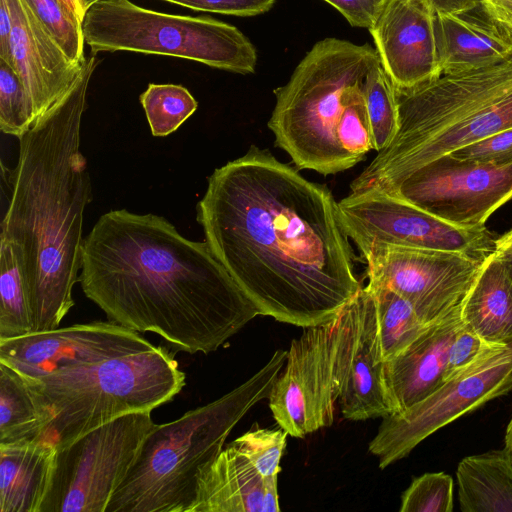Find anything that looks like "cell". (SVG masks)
Masks as SVG:
<instances>
[{
	"instance_id": "obj_45",
	"label": "cell",
	"mask_w": 512,
	"mask_h": 512,
	"mask_svg": "<svg viewBox=\"0 0 512 512\" xmlns=\"http://www.w3.org/2000/svg\"><path fill=\"white\" fill-rule=\"evenodd\" d=\"M498 251V250H497ZM502 262L504 263L508 274L512 280V252L510 251H498Z\"/></svg>"
},
{
	"instance_id": "obj_27",
	"label": "cell",
	"mask_w": 512,
	"mask_h": 512,
	"mask_svg": "<svg viewBox=\"0 0 512 512\" xmlns=\"http://www.w3.org/2000/svg\"><path fill=\"white\" fill-rule=\"evenodd\" d=\"M34 331L27 283L12 244L0 238V339Z\"/></svg>"
},
{
	"instance_id": "obj_8",
	"label": "cell",
	"mask_w": 512,
	"mask_h": 512,
	"mask_svg": "<svg viewBox=\"0 0 512 512\" xmlns=\"http://www.w3.org/2000/svg\"><path fill=\"white\" fill-rule=\"evenodd\" d=\"M84 41L95 54L133 51L193 60L239 74L253 73L257 53L235 26L205 16L140 7L130 0H100L82 19Z\"/></svg>"
},
{
	"instance_id": "obj_10",
	"label": "cell",
	"mask_w": 512,
	"mask_h": 512,
	"mask_svg": "<svg viewBox=\"0 0 512 512\" xmlns=\"http://www.w3.org/2000/svg\"><path fill=\"white\" fill-rule=\"evenodd\" d=\"M154 424L151 412L130 413L58 448L40 512H106Z\"/></svg>"
},
{
	"instance_id": "obj_40",
	"label": "cell",
	"mask_w": 512,
	"mask_h": 512,
	"mask_svg": "<svg viewBox=\"0 0 512 512\" xmlns=\"http://www.w3.org/2000/svg\"><path fill=\"white\" fill-rule=\"evenodd\" d=\"M482 3L494 18L512 30V0H482Z\"/></svg>"
},
{
	"instance_id": "obj_36",
	"label": "cell",
	"mask_w": 512,
	"mask_h": 512,
	"mask_svg": "<svg viewBox=\"0 0 512 512\" xmlns=\"http://www.w3.org/2000/svg\"><path fill=\"white\" fill-rule=\"evenodd\" d=\"M459 160L494 167L512 164V127L491 134L481 140L450 153Z\"/></svg>"
},
{
	"instance_id": "obj_47",
	"label": "cell",
	"mask_w": 512,
	"mask_h": 512,
	"mask_svg": "<svg viewBox=\"0 0 512 512\" xmlns=\"http://www.w3.org/2000/svg\"><path fill=\"white\" fill-rule=\"evenodd\" d=\"M100 0H80L81 7L85 13V11L93 4Z\"/></svg>"
},
{
	"instance_id": "obj_15",
	"label": "cell",
	"mask_w": 512,
	"mask_h": 512,
	"mask_svg": "<svg viewBox=\"0 0 512 512\" xmlns=\"http://www.w3.org/2000/svg\"><path fill=\"white\" fill-rule=\"evenodd\" d=\"M155 347L139 332L114 321H94L0 339V362L37 378Z\"/></svg>"
},
{
	"instance_id": "obj_17",
	"label": "cell",
	"mask_w": 512,
	"mask_h": 512,
	"mask_svg": "<svg viewBox=\"0 0 512 512\" xmlns=\"http://www.w3.org/2000/svg\"><path fill=\"white\" fill-rule=\"evenodd\" d=\"M8 3L12 14V68L27 92L35 124L70 91L83 64L67 57L23 0Z\"/></svg>"
},
{
	"instance_id": "obj_38",
	"label": "cell",
	"mask_w": 512,
	"mask_h": 512,
	"mask_svg": "<svg viewBox=\"0 0 512 512\" xmlns=\"http://www.w3.org/2000/svg\"><path fill=\"white\" fill-rule=\"evenodd\" d=\"M353 27L369 28L384 0H324Z\"/></svg>"
},
{
	"instance_id": "obj_16",
	"label": "cell",
	"mask_w": 512,
	"mask_h": 512,
	"mask_svg": "<svg viewBox=\"0 0 512 512\" xmlns=\"http://www.w3.org/2000/svg\"><path fill=\"white\" fill-rule=\"evenodd\" d=\"M435 13L425 0H384L368 28L380 62L396 88H413L442 75Z\"/></svg>"
},
{
	"instance_id": "obj_23",
	"label": "cell",
	"mask_w": 512,
	"mask_h": 512,
	"mask_svg": "<svg viewBox=\"0 0 512 512\" xmlns=\"http://www.w3.org/2000/svg\"><path fill=\"white\" fill-rule=\"evenodd\" d=\"M464 324L485 341H512V280L498 251L488 256L461 309Z\"/></svg>"
},
{
	"instance_id": "obj_3",
	"label": "cell",
	"mask_w": 512,
	"mask_h": 512,
	"mask_svg": "<svg viewBox=\"0 0 512 512\" xmlns=\"http://www.w3.org/2000/svg\"><path fill=\"white\" fill-rule=\"evenodd\" d=\"M97 64L95 56L86 59L66 96L18 138V161L9 171L0 238L12 244L23 271L33 332L59 327L74 306L84 212L93 196L80 149L81 122Z\"/></svg>"
},
{
	"instance_id": "obj_19",
	"label": "cell",
	"mask_w": 512,
	"mask_h": 512,
	"mask_svg": "<svg viewBox=\"0 0 512 512\" xmlns=\"http://www.w3.org/2000/svg\"><path fill=\"white\" fill-rule=\"evenodd\" d=\"M434 26L442 74L490 67L512 56V30L482 2L459 12H436Z\"/></svg>"
},
{
	"instance_id": "obj_29",
	"label": "cell",
	"mask_w": 512,
	"mask_h": 512,
	"mask_svg": "<svg viewBox=\"0 0 512 512\" xmlns=\"http://www.w3.org/2000/svg\"><path fill=\"white\" fill-rule=\"evenodd\" d=\"M139 100L155 137L175 132L198 107L192 94L177 84L150 83Z\"/></svg>"
},
{
	"instance_id": "obj_26",
	"label": "cell",
	"mask_w": 512,
	"mask_h": 512,
	"mask_svg": "<svg viewBox=\"0 0 512 512\" xmlns=\"http://www.w3.org/2000/svg\"><path fill=\"white\" fill-rule=\"evenodd\" d=\"M366 286L375 301L380 360L386 362L407 349L431 325L425 324L411 304L393 290Z\"/></svg>"
},
{
	"instance_id": "obj_20",
	"label": "cell",
	"mask_w": 512,
	"mask_h": 512,
	"mask_svg": "<svg viewBox=\"0 0 512 512\" xmlns=\"http://www.w3.org/2000/svg\"><path fill=\"white\" fill-rule=\"evenodd\" d=\"M461 309L429 326L402 353L383 362V378L394 413L419 403L444 383L448 350L463 323Z\"/></svg>"
},
{
	"instance_id": "obj_12",
	"label": "cell",
	"mask_w": 512,
	"mask_h": 512,
	"mask_svg": "<svg viewBox=\"0 0 512 512\" xmlns=\"http://www.w3.org/2000/svg\"><path fill=\"white\" fill-rule=\"evenodd\" d=\"M344 230L361 256L377 245L454 251L484 261L497 251L486 229H465L377 190L350 192L338 202Z\"/></svg>"
},
{
	"instance_id": "obj_18",
	"label": "cell",
	"mask_w": 512,
	"mask_h": 512,
	"mask_svg": "<svg viewBox=\"0 0 512 512\" xmlns=\"http://www.w3.org/2000/svg\"><path fill=\"white\" fill-rule=\"evenodd\" d=\"M355 301V331L338 400L347 420L384 418L395 410L385 386L378 351L375 301L367 286L361 287Z\"/></svg>"
},
{
	"instance_id": "obj_34",
	"label": "cell",
	"mask_w": 512,
	"mask_h": 512,
	"mask_svg": "<svg viewBox=\"0 0 512 512\" xmlns=\"http://www.w3.org/2000/svg\"><path fill=\"white\" fill-rule=\"evenodd\" d=\"M454 483L444 472H429L412 480L401 495L400 512H452Z\"/></svg>"
},
{
	"instance_id": "obj_9",
	"label": "cell",
	"mask_w": 512,
	"mask_h": 512,
	"mask_svg": "<svg viewBox=\"0 0 512 512\" xmlns=\"http://www.w3.org/2000/svg\"><path fill=\"white\" fill-rule=\"evenodd\" d=\"M355 297L331 322L305 327L291 341L268 397L278 426L304 438L334 422L355 331Z\"/></svg>"
},
{
	"instance_id": "obj_25",
	"label": "cell",
	"mask_w": 512,
	"mask_h": 512,
	"mask_svg": "<svg viewBox=\"0 0 512 512\" xmlns=\"http://www.w3.org/2000/svg\"><path fill=\"white\" fill-rule=\"evenodd\" d=\"M52 420L50 409L30 381L0 362V444L42 440Z\"/></svg>"
},
{
	"instance_id": "obj_7",
	"label": "cell",
	"mask_w": 512,
	"mask_h": 512,
	"mask_svg": "<svg viewBox=\"0 0 512 512\" xmlns=\"http://www.w3.org/2000/svg\"><path fill=\"white\" fill-rule=\"evenodd\" d=\"M26 378L53 416L42 440L57 449L123 415L152 412L186 381L174 353L163 346Z\"/></svg>"
},
{
	"instance_id": "obj_14",
	"label": "cell",
	"mask_w": 512,
	"mask_h": 512,
	"mask_svg": "<svg viewBox=\"0 0 512 512\" xmlns=\"http://www.w3.org/2000/svg\"><path fill=\"white\" fill-rule=\"evenodd\" d=\"M381 192L403 199L452 225L484 229L491 214L512 198V164L494 167L446 154Z\"/></svg>"
},
{
	"instance_id": "obj_48",
	"label": "cell",
	"mask_w": 512,
	"mask_h": 512,
	"mask_svg": "<svg viewBox=\"0 0 512 512\" xmlns=\"http://www.w3.org/2000/svg\"><path fill=\"white\" fill-rule=\"evenodd\" d=\"M510 232L512 233V230H510Z\"/></svg>"
},
{
	"instance_id": "obj_31",
	"label": "cell",
	"mask_w": 512,
	"mask_h": 512,
	"mask_svg": "<svg viewBox=\"0 0 512 512\" xmlns=\"http://www.w3.org/2000/svg\"><path fill=\"white\" fill-rule=\"evenodd\" d=\"M341 149L355 163L374 150L373 137L362 92V84L352 87L345 95V105L336 127Z\"/></svg>"
},
{
	"instance_id": "obj_41",
	"label": "cell",
	"mask_w": 512,
	"mask_h": 512,
	"mask_svg": "<svg viewBox=\"0 0 512 512\" xmlns=\"http://www.w3.org/2000/svg\"><path fill=\"white\" fill-rule=\"evenodd\" d=\"M427 1L435 12L439 13H453L470 9L482 0H425Z\"/></svg>"
},
{
	"instance_id": "obj_33",
	"label": "cell",
	"mask_w": 512,
	"mask_h": 512,
	"mask_svg": "<svg viewBox=\"0 0 512 512\" xmlns=\"http://www.w3.org/2000/svg\"><path fill=\"white\" fill-rule=\"evenodd\" d=\"M287 435L288 433L281 427L260 428L255 423L229 444L245 456L263 477H267L278 475L281 471L280 461L286 447Z\"/></svg>"
},
{
	"instance_id": "obj_28",
	"label": "cell",
	"mask_w": 512,
	"mask_h": 512,
	"mask_svg": "<svg viewBox=\"0 0 512 512\" xmlns=\"http://www.w3.org/2000/svg\"><path fill=\"white\" fill-rule=\"evenodd\" d=\"M362 92L374 150L379 152L391 143L399 128L396 88L381 62L367 73L362 83Z\"/></svg>"
},
{
	"instance_id": "obj_11",
	"label": "cell",
	"mask_w": 512,
	"mask_h": 512,
	"mask_svg": "<svg viewBox=\"0 0 512 512\" xmlns=\"http://www.w3.org/2000/svg\"><path fill=\"white\" fill-rule=\"evenodd\" d=\"M511 390L512 341L446 380L419 403L382 418L368 450L384 469L408 456L437 430Z\"/></svg>"
},
{
	"instance_id": "obj_46",
	"label": "cell",
	"mask_w": 512,
	"mask_h": 512,
	"mask_svg": "<svg viewBox=\"0 0 512 512\" xmlns=\"http://www.w3.org/2000/svg\"><path fill=\"white\" fill-rule=\"evenodd\" d=\"M81 20L84 16V11L81 7L80 0H62Z\"/></svg>"
},
{
	"instance_id": "obj_21",
	"label": "cell",
	"mask_w": 512,
	"mask_h": 512,
	"mask_svg": "<svg viewBox=\"0 0 512 512\" xmlns=\"http://www.w3.org/2000/svg\"><path fill=\"white\" fill-rule=\"evenodd\" d=\"M265 477L231 444L197 476L189 512H263Z\"/></svg>"
},
{
	"instance_id": "obj_24",
	"label": "cell",
	"mask_w": 512,
	"mask_h": 512,
	"mask_svg": "<svg viewBox=\"0 0 512 512\" xmlns=\"http://www.w3.org/2000/svg\"><path fill=\"white\" fill-rule=\"evenodd\" d=\"M463 512H512V459L505 448L463 458L457 466Z\"/></svg>"
},
{
	"instance_id": "obj_5",
	"label": "cell",
	"mask_w": 512,
	"mask_h": 512,
	"mask_svg": "<svg viewBox=\"0 0 512 512\" xmlns=\"http://www.w3.org/2000/svg\"><path fill=\"white\" fill-rule=\"evenodd\" d=\"M287 350H276L254 375L220 398L180 418L154 424L106 512H189L197 476L258 402L268 399Z\"/></svg>"
},
{
	"instance_id": "obj_6",
	"label": "cell",
	"mask_w": 512,
	"mask_h": 512,
	"mask_svg": "<svg viewBox=\"0 0 512 512\" xmlns=\"http://www.w3.org/2000/svg\"><path fill=\"white\" fill-rule=\"evenodd\" d=\"M379 62L369 44L325 38L306 53L288 82L274 90L276 103L267 125L275 145L297 169L331 175L355 165L341 149L336 127L347 91L362 84Z\"/></svg>"
},
{
	"instance_id": "obj_13",
	"label": "cell",
	"mask_w": 512,
	"mask_h": 512,
	"mask_svg": "<svg viewBox=\"0 0 512 512\" xmlns=\"http://www.w3.org/2000/svg\"><path fill=\"white\" fill-rule=\"evenodd\" d=\"M368 284L406 299L427 325L462 308L483 262L460 252L377 245L362 256Z\"/></svg>"
},
{
	"instance_id": "obj_1",
	"label": "cell",
	"mask_w": 512,
	"mask_h": 512,
	"mask_svg": "<svg viewBox=\"0 0 512 512\" xmlns=\"http://www.w3.org/2000/svg\"><path fill=\"white\" fill-rule=\"evenodd\" d=\"M197 221L259 315L327 324L362 287L332 192L268 149L251 145L214 170Z\"/></svg>"
},
{
	"instance_id": "obj_44",
	"label": "cell",
	"mask_w": 512,
	"mask_h": 512,
	"mask_svg": "<svg viewBox=\"0 0 512 512\" xmlns=\"http://www.w3.org/2000/svg\"><path fill=\"white\" fill-rule=\"evenodd\" d=\"M504 443V448L512 459V415L506 427Z\"/></svg>"
},
{
	"instance_id": "obj_43",
	"label": "cell",
	"mask_w": 512,
	"mask_h": 512,
	"mask_svg": "<svg viewBox=\"0 0 512 512\" xmlns=\"http://www.w3.org/2000/svg\"><path fill=\"white\" fill-rule=\"evenodd\" d=\"M497 250L512 252V233L510 231L497 239Z\"/></svg>"
},
{
	"instance_id": "obj_35",
	"label": "cell",
	"mask_w": 512,
	"mask_h": 512,
	"mask_svg": "<svg viewBox=\"0 0 512 512\" xmlns=\"http://www.w3.org/2000/svg\"><path fill=\"white\" fill-rule=\"evenodd\" d=\"M500 345L502 344L485 341L463 322L456 331L448 350L444 382L458 375Z\"/></svg>"
},
{
	"instance_id": "obj_22",
	"label": "cell",
	"mask_w": 512,
	"mask_h": 512,
	"mask_svg": "<svg viewBox=\"0 0 512 512\" xmlns=\"http://www.w3.org/2000/svg\"><path fill=\"white\" fill-rule=\"evenodd\" d=\"M56 453L46 440L0 444V512H40Z\"/></svg>"
},
{
	"instance_id": "obj_4",
	"label": "cell",
	"mask_w": 512,
	"mask_h": 512,
	"mask_svg": "<svg viewBox=\"0 0 512 512\" xmlns=\"http://www.w3.org/2000/svg\"><path fill=\"white\" fill-rule=\"evenodd\" d=\"M396 95L398 131L351 182V192L384 191L435 158L511 128L512 56L490 67L396 88Z\"/></svg>"
},
{
	"instance_id": "obj_2",
	"label": "cell",
	"mask_w": 512,
	"mask_h": 512,
	"mask_svg": "<svg viewBox=\"0 0 512 512\" xmlns=\"http://www.w3.org/2000/svg\"><path fill=\"white\" fill-rule=\"evenodd\" d=\"M79 282L110 321L189 354L218 350L259 315L206 242L152 213L101 215L83 241Z\"/></svg>"
},
{
	"instance_id": "obj_30",
	"label": "cell",
	"mask_w": 512,
	"mask_h": 512,
	"mask_svg": "<svg viewBox=\"0 0 512 512\" xmlns=\"http://www.w3.org/2000/svg\"><path fill=\"white\" fill-rule=\"evenodd\" d=\"M75 64L85 61L82 20L62 0H23Z\"/></svg>"
},
{
	"instance_id": "obj_32",
	"label": "cell",
	"mask_w": 512,
	"mask_h": 512,
	"mask_svg": "<svg viewBox=\"0 0 512 512\" xmlns=\"http://www.w3.org/2000/svg\"><path fill=\"white\" fill-rule=\"evenodd\" d=\"M34 124L31 103L17 72L0 59V129L20 138Z\"/></svg>"
},
{
	"instance_id": "obj_39",
	"label": "cell",
	"mask_w": 512,
	"mask_h": 512,
	"mask_svg": "<svg viewBox=\"0 0 512 512\" xmlns=\"http://www.w3.org/2000/svg\"><path fill=\"white\" fill-rule=\"evenodd\" d=\"M11 32L12 14L8 0H0V59L12 66Z\"/></svg>"
},
{
	"instance_id": "obj_42",
	"label": "cell",
	"mask_w": 512,
	"mask_h": 512,
	"mask_svg": "<svg viewBox=\"0 0 512 512\" xmlns=\"http://www.w3.org/2000/svg\"><path fill=\"white\" fill-rule=\"evenodd\" d=\"M278 475L265 477L263 512H279Z\"/></svg>"
},
{
	"instance_id": "obj_37",
	"label": "cell",
	"mask_w": 512,
	"mask_h": 512,
	"mask_svg": "<svg viewBox=\"0 0 512 512\" xmlns=\"http://www.w3.org/2000/svg\"><path fill=\"white\" fill-rule=\"evenodd\" d=\"M196 11L255 16L269 11L276 0H164Z\"/></svg>"
}]
</instances>
